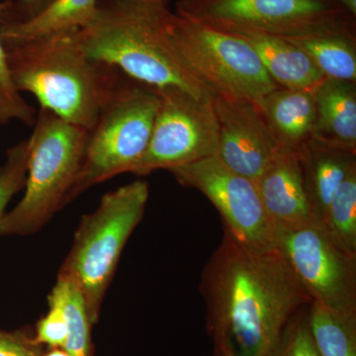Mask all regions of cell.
<instances>
[{"instance_id":"obj_1","label":"cell","mask_w":356,"mask_h":356,"mask_svg":"<svg viewBox=\"0 0 356 356\" xmlns=\"http://www.w3.org/2000/svg\"><path fill=\"white\" fill-rule=\"evenodd\" d=\"M213 356H266L311 299L277 250L224 236L201 274Z\"/></svg>"},{"instance_id":"obj_2","label":"cell","mask_w":356,"mask_h":356,"mask_svg":"<svg viewBox=\"0 0 356 356\" xmlns=\"http://www.w3.org/2000/svg\"><path fill=\"white\" fill-rule=\"evenodd\" d=\"M170 15L168 7L107 0L99 3L92 23L74 37L89 58L137 83L154 89H181L199 99L212 100L214 93L192 76L177 55L168 32Z\"/></svg>"},{"instance_id":"obj_3","label":"cell","mask_w":356,"mask_h":356,"mask_svg":"<svg viewBox=\"0 0 356 356\" xmlns=\"http://www.w3.org/2000/svg\"><path fill=\"white\" fill-rule=\"evenodd\" d=\"M2 43L16 89L88 132L124 77L115 67L89 58L74 33Z\"/></svg>"},{"instance_id":"obj_4","label":"cell","mask_w":356,"mask_h":356,"mask_svg":"<svg viewBox=\"0 0 356 356\" xmlns=\"http://www.w3.org/2000/svg\"><path fill=\"white\" fill-rule=\"evenodd\" d=\"M29 140L25 194L0 220V236L31 235L60 207L81 170L89 137L86 129L49 110L37 114Z\"/></svg>"},{"instance_id":"obj_5","label":"cell","mask_w":356,"mask_h":356,"mask_svg":"<svg viewBox=\"0 0 356 356\" xmlns=\"http://www.w3.org/2000/svg\"><path fill=\"white\" fill-rule=\"evenodd\" d=\"M149 186L135 181L103 196L95 212L84 215L58 274L83 293L92 325L99 318L107 288L126 243L144 216Z\"/></svg>"},{"instance_id":"obj_6","label":"cell","mask_w":356,"mask_h":356,"mask_svg":"<svg viewBox=\"0 0 356 356\" xmlns=\"http://www.w3.org/2000/svg\"><path fill=\"white\" fill-rule=\"evenodd\" d=\"M158 107L156 89L124 76L89 132L83 165L63 207L93 185L130 172L147 149Z\"/></svg>"},{"instance_id":"obj_7","label":"cell","mask_w":356,"mask_h":356,"mask_svg":"<svg viewBox=\"0 0 356 356\" xmlns=\"http://www.w3.org/2000/svg\"><path fill=\"white\" fill-rule=\"evenodd\" d=\"M168 32L186 69L215 95L255 102L280 88L241 37L172 13Z\"/></svg>"},{"instance_id":"obj_8","label":"cell","mask_w":356,"mask_h":356,"mask_svg":"<svg viewBox=\"0 0 356 356\" xmlns=\"http://www.w3.org/2000/svg\"><path fill=\"white\" fill-rule=\"evenodd\" d=\"M274 241L312 302L356 312V257L339 248L322 224L275 227Z\"/></svg>"},{"instance_id":"obj_9","label":"cell","mask_w":356,"mask_h":356,"mask_svg":"<svg viewBox=\"0 0 356 356\" xmlns=\"http://www.w3.org/2000/svg\"><path fill=\"white\" fill-rule=\"evenodd\" d=\"M175 13L225 32L278 37L355 19L331 0H179Z\"/></svg>"},{"instance_id":"obj_10","label":"cell","mask_w":356,"mask_h":356,"mask_svg":"<svg viewBox=\"0 0 356 356\" xmlns=\"http://www.w3.org/2000/svg\"><path fill=\"white\" fill-rule=\"evenodd\" d=\"M156 91L159 107L151 139L129 172L146 175L215 156L218 122L213 99H199L175 88Z\"/></svg>"},{"instance_id":"obj_11","label":"cell","mask_w":356,"mask_h":356,"mask_svg":"<svg viewBox=\"0 0 356 356\" xmlns=\"http://www.w3.org/2000/svg\"><path fill=\"white\" fill-rule=\"evenodd\" d=\"M184 186L203 193L221 215L224 229L245 247L275 250L274 226L252 180L227 168L216 156L172 168Z\"/></svg>"},{"instance_id":"obj_12","label":"cell","mask_w":356,"mask_h":356,"mask_svg":"<svg viewBox=\"0 0 356 356\" xmlns=\"http://www.w3.org/2000/svg\"><path fill=\"white\" fill-rule=\"evenodd\" d=\"M218 122L215 156L238 175L257 180L273 163L280 147L254 102L215 95Z\"/></svg>"},{"instance_id":"obj_13","label":"cell","mask_w":356,"mask_h":356,"mask_svg":"<svg viewBox=\"0 0 356 356\" xmlns=\"http://www.w3.org/2000/svg\"><path fill=\"white\" fill-rule=\"evenodd\" d=\"M257 184L274 228L300 226L314 221L298 154L280 147Z\"/></svg>"},{"instance_id":"obj_14","label":"cell","mask_w":356,"mask_h":356,"mask_svg":"<svg viewBox=\"0 0 356 356\" xmlns=\"http://www.w3.org/2000/svg\"><path fill=\"white\" fill-rule=\"evenodd\" d=\"M314 89L277 88L254 102L281 149L299 154L314 139Z\"/></svg>"},{"instance_id":"obj_15","label":"cell","mask_w":356,"mask_h":356,"mask_svg":"<svg viewBox=\"0 0 356 356\" xmlns=\"http://www.w3.org/2000/svg\"><path fill=\"white\" fill-rule=\"evenodd\" d=\"M298 156L312 217L322 224L339 187L356 168V152L313 139Z\"/></svg>"},{"instance_id":"obj_16","label":"cell","mask_w":356,"mask_h":356,"mask_svg":"<svg viewBox=\"0 0 356 356\" xmlns=\"http://www.w3.org/2000/svg\"><path fill=\"white\" fill-rule=\"evenodd\" d=\"M282 38L303 51L327 79L355 83V19L318 26Z\"/></svg>"},{"instance_id":"obj_17","label":"cell","mask_w":356,"mask_h":356,"mask_svg":"<svg viewBox=\"0 0 356 356\" xmlns=\"http://www.w3.org/2000/svg\"><path fill=\"white\" fill-rule=\"evenodd\" d=\"M97 0H51L32 17H9L0 14L2 41H26L70 34L88 27L97 15Z\"/></svg>"},{"instance_id":"obj_18","label":"cell","mask_w":356,"mask_h":356,"mask_svg":"<svg viewBox=\"0 0 356 356\" xmlns=\"http://www.w3.org/2000/svg\"><path fill=\"white\" fill-rule=\"evenodd\" d=\"M314 139L356 152L355 83L325 79L314 89Z\"/></svg>"},{"instance_id":"obj_19","label":"cell","mask_w":356,"mask_h":356,"mask_svg":"<svg viewBox=\"0 0 356 356\" xmlns=\"http://www.w3.org/2000/svg\"><path fill=\"white\" fill-rule=\"evenodd\" d=\"M232 34L252 46L267 74L280 88L311 90L325 79L303 51L282 37L255 32Z\"/></svg>"},{"instance_id":"obj_20","label":"cell","mask_w":356,"mask_h":356,"mask_svg":"<svg viewBox=\"0 0 356 356\" xmlns=\"http://www.w3.org/2000/svg\"><path fill=\"white\" fill-rule=\"evenodd\" d=\"M308 323L321 356H356V312L331 310L312 302Z\"/></svg>"},{"instance_id":"obj_21","label":"cell","mask_w":356,"mask_h":356,"mask_svg":"<svg viewBox=\"0 0 356 356\" xmlns=\"http://www.w3.org/2000/svg\"><path fill=\"white\" fill-rule=\"evenodd\" d=\"M49 296L57 300L67 318V341L65 351L69 356H91V323L81 289L76 283L64 275L58 281Z\"/></svg>"},{"instance_id":"obj_22","label":"cell","mask_w":356,"mask_h":356,"mask_svg":"<svg viewBox=\"0 0 356 356\" xmlns=\"http://www.w3.org/2000/svg\"><path fill=\"white\" fill-rule=\"evenodd\" d=\"M322 225L339 248L356 257V168L339 187Z\"/></svg>"},{"instance_id":"obj_23","label":"cell","mask_w":356,"mask_h":356,"mask_svg":"<svg viewBox=\"0 0 356 356\" xmlns=\"http://www.w3.org/2000/svg\"><path fill=\"white\" fill-rule=\"evenodd\" d=\"M13 0L0 2V14L13 6ZM36 112L16 89L9 72L6 49L0 37V126L13 120H19L27 126L34 125Z\"/></svg>"},{"instance_id":"obj_24","label":"cell","mask_w":356,"mask_h":356,"mask_svg":"<svg viewBox=\"0 0 356 356\" xmlns=\"http://www.w3.org/2000/svg\"><path fill=\"white\" fill-rule=\"evenodd\" d=\"M266 356H321L308 323V306L295 314Z\"/></svg>"},{"instance_id":"obj_25","label":"cell","mask_w":356,"mask_h":356,"mask_svg":"<svg viewBox=\"0 0 356 356\" xmlns=\"http://www.w3.org/2000/svg\"><path fill=\"white\" fill-rule=\"evenodd\" d=\"M29 140H24L7 151L6 163L0 166V220L7 204L25 186L27 177Z\"/></svg>"},{"instance_id":"obj_26","label":"cell","mask_w":356,"mask_h":356,"mask_svg":"<svg viewBox=\"0 0 356 356\" xmlns=\"http://www.w3.org/2000/svg\"><path fill=\"white\" fill-rule=\"evenodd\" d=\"M48 300L50 310L37 324L34 341L40 346L47 344L51 348L64 350L69 334L65 312L57 300L50 296Z\"/></svg>"},{"instance_id":"obj_27","label":"cell","mask_w":356,"mask_h":356,"mask_svg":"<svg viewBox=\"0 0 356 356\" xmlns=\"http://www.w3.org/2000/svg\"><path fill=\"white\" fill-rule=\"evenodd\" d=\"M0 356H44L40 344L21 332L0 331Z\"/></svg>"},{"instance_id":"obj_28","label":"cell","mask_w":356,"mask_h":356,"mask_svg":"<svg viewBox=\"0 0 356 356\" xmlns=\"http://www.w3.org/2000/svg\"><path fill=\"white\" fill-rule=\"evenodd\" d=\"M51 0H19L18 1L17 10L19 9V15H14L9 13L8 9L4 11L6 15L9 17L17 18V19H23V18L32 17L39 13L42 9L48 6Z\"/></svg>"},{"instance_id":"obj_29","label":"cell","mask_w":356,"mask_h":356,"mask_svg":"<svg viewBox=\"0 0 356 356\" xmlns=\"http://www.w3.org/2000/svg\"><path fill=\"white\" fill-rule=\"evenodd\" d=\"M353 17H356V0H331Z\"/></svg>"},{"instance_id":"obj_30","label":"cell","mask_w":356,"mask_h":356,"mask_svg":"<svg viewBox=\"0 0 356 356\" xmlns=\"http://www.w3.org/2000/svg\"><path fill=\"white\" fill-rule=\"evenodd\" d=\"M130 1L149 4V6L168 7V1H170V0H130Z\"/></svg>"},{"instance_id":"obj_31","label":"cell","mask_w":356,"mask_h":356,"mask_svg":"<svg viewBox=\"0 0 356 356\" xmlns=\"http://www.w3.org/2000/svg\"><path fill=\"white\" fill-rule=\"evenodd\" d=\"M44 356H69L65 353V350L62 348H51V350L48 353L44 355Z\"/></svg>"}]
</instances>
